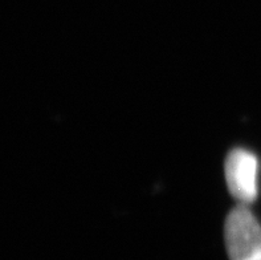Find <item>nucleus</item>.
Wrapping results in <instances>:
<instances>
[{
	"label": "nucleus",
	"mask_w": 261,
	"mask_h": 260,
	"mask_svg": "<svg viewBox=\"0 0 261 260\" xmlns=\"http://www.w3.org/2000/svg\"><path fill=\"white\" fill-rule=\"evenodd\" d=\"M229 260H261V226L248 206L239 204L224 224Z\"/></svg>",
	"instance_id": "f257e3e1"
},
{
	"label": "nucleus",
	"mask_w": 261,
	"mask_h": 260,
	"mask_svg": "<svg viewBox=\"0 0 261 260\" xmlns=\"http://www.w3.org/2000/svg\"><path fill=\"white\" fill-rule=\"evenodd\" d=\"M258 162L253 153L235 149L225 159V179L231 194L240 204L248 206L257 198Z\"/></svg>",
	"instance_id": "f03ea898"
}]
</instances>
